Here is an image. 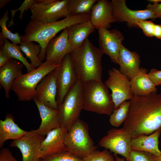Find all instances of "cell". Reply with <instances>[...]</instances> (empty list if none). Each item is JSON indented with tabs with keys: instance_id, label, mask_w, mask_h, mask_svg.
<instances>
[{
	"instance_id": "cell-1",
	"label": "cell",
	"mask_w": 161,
	"mask_h": 161,
	"mask_svg": "<svg viewBox=\"0 0 161 161\" xmlns=\"http://www.w3.org/2000/svg\"><path fill=\"white\" fill-rule=\"evenodd\" d=\"M128 117L123 127L132 139L161 131V94L134 95L130 100Z\"/></svg>"
},
{
	"instance_id": "cell-2",
	"label": "cell",
	"mask_w": 161,
	"mask_h": 161,
	"mask_svg": "<svg viewBox=\"0 0 161 161\" xmlns=\"http://www.w3.org/2000/svg\"><path fill=\"white\" fill-rule=\"evenodd\" d=\"M90 15L70 16L50 23L31 19L25 28L24 35L21 36V40L22 42H38L41 48L39 57L42 61L46 58L48 43L58 33L73 24L90 20Z\"/></svg>"
},
{
	"instance_id": "cell-3",
	"label": "cell",
	"mask_w": 161,
	"mask_h": 161,
	"mask_svg": "<svg viewBox=\"0 0 161 161\" xmlns=\"http://www.w3.org/2000/svg\"><path fill=\"white\" fill-rule=\"evenodd\" d=\"M71 59L78 78L83 83L101 80L103 53L87 38L79 48L70 53Z\"/></svg>"
},
{
	"instance_id": "cell-4",
	"label": "cell",
	"mask_w": 161,
	"mask_h": 161,
	"mask_svg": "<svg viewBox=\"0 0 161 161\" xmlns=\"http://www.w3.org/2000/svg\"><path fill=\"white\" fill-rule=\"evenodd\" d=\"M84 83L83 109L110 116L114 109V105L108 87L102 80H89Z\"/></svg>"
},
{
	"instance_id": "cell-5",
	"label": "cell",
	"mask_w": 161,
	"mask_h": 161,
	"mask_svg": "<svg viewBox=\"0 0 161 161\" xmlns=\"http://www.w3.org/2000/svg\"><path fill=\"white\" fill-rule=\"evenodd\" d=\"M47 61L38 68L16 79L11 89L21 101H29L34 98L36 87L41 80L58 66Z\"/></svg>"
},
{
	"instance_id": "cell-6",
	"label": "cell",
	"mask_w": 161,
	"mask_h": 161,
	"mask_svg": "<svg viewBox=\"0 0 161 161\" xmlns=\"http://www.w3.org/2000/svg\"><path fill=\"white\" fill-rule=\"evenodd\" d=\"M84 100V83L78 79L75 86L58 106L61 126L68 131L79 118L83 109Z\"/></svg>"
},
{
	"instance_id": "cell-7",
	"label": "cell",
	"mask_w": 161,
	"mask_h": 161,
	"mask_svg": "<svg viewBox=\"0 0 161 161\" xmlns=\"http://www.w3.org/2000/svg\"><path fill=\"white\" fill-rule=\"evenodd\" d=\"M65 145L66 151L82 159L97 148L89 134L87 124L79 119L68 131Z\"/></svg>"
},
{
	"instance_id": "cell-8",
	"label": "cell",
	"mask_w": 161,
	"mask_h": 161,
	"mask_svg": "<svg viewBox=\"0 0 161 161\" xmlns=\"http://www.w3.org/2000/svg\"><path fill=\"white\" fill-rule=\"evenodd\" d=\"M57 88L56 97L58 106L75 86L78 78L72 64L70 54H67L54 70Z\"/></svg>"
},
{
	"instance_id": "cell-9",
	"label": "cell",
	"mask_w": 161,
	"mask_h": 161,
	"mask_svg": "<svg viewBox=\"0 0 161 161\" xmlns=\"http://www.w3.org/2000/svg\"><path fill=\"white\" fill-rule=\"evenodd\" d=\"M108 74L109 77L104 83L112 91L114 109L123 102L131 100L134 95L130 79L126 76L115 68L109 69Z\"/></svg>"
},
{
	"instance_id": "cell-10",
	"label": "cell",
	"mask_w": 161,
	"mask_h": 161,
	"mask_svg": "<svg viewBox=\"0 0 161 161\" xmlns=\"http://www.w3.org/2000/svg\"><path fill=\"white\" fill-rule=\"evenodd\" d=\"M132 139L130 134L123 128H114L107 131L99 142V145L114 153V155L120 154L129 161Z\"/></svg>"
},
{
	"instance_id": "cell-11",
	"label": "cell",
	"mask_w": 161,
	"mask_h": 161,
	"mask_svg": "<svg viewBox=\"0 0 161 161\" xmlns=\"http://www.w3.org/2000/svg\"><path fill=\"white\" fill-rule=\"evenodd\" d=\"M68 1L56 0L47 4L35 3L30 9L31 19L50 23L56 22L61 18L69 17Z\"/></svg>"
},
{
	"instance_id": "cell-12",
	"label": "cell",
	"mask_w": 161,
	"mask_h": 161,
	"mask_svg": "<svg viewBox=\"0 0 161 161\" xmlns=\"http://www.w3.org/2000/svg\"><path fill=\"white\" fill-rule=\"evenodd\" d=\"M113 15L116 22H126L129 28H138L137 23L140 20L151 19L154 20L157 18L149 10H132L129 8L126 0H112Z\"/></svg>"
},
{
	"instance_id": "cell-13",
	"label": "cell",
	"mask_w": 161,
	"mask_h": 161,
	"mask_svg": "<svg viewBox=\"0 0 161 161\" xmlns=\"http://www.w3.org/2000/svg\"><path fill=\"white\" fill-rule=\"evenodd\" d=\"M45 136L38 134L36 130L27 131L20 139L13 140L10 144L12 147H17L21 151L22 161H42L39 156L41 142Z\"/></svg>"
},
{
	"instance_id": "cell-14",
	"label": "cell",
	"mask_w": 161,
	"mask_h": 161,
	"mask_svg": "<svg viewBox=\"0 0 161 161\" xmlns=\"http://www.w3.org/2000/svg\"><path fill=\"white\" fill-rule=\"evenodd\" d=\"M98 31L99 48L103 54L110 58L112 62L118 64L119 53L124 39L122 33L116 29L109 30L100 28Z\"/></svg>"
},
{
	"instance_id": "cell-15",
	"label": "cell",
	"mask_w": 161,
	"mask_h": 161,
	"mask_svg": "<svg viewBox=\"0 0 161 161\" xmlns=\"http://www.w3.org/2000/svg\"><path fill=\"white\" fill-rule=\"evenodd\" d=\"M74 49L68 40V28L63 30L58 36L52 38L46 49V61L58 65L65 56Z\"/></svg>"
},
{
	"instance_id": "cell-16",
	"label": "cell",
	"mask_w": 161,
	"mask_h": 161,
	"mask_svg": "<svg viewBox=\"0 0 161 161\" xmlns=\"http://www.w3.org/2000/svg\"><path fill=\"white\" fill-rule=\"evenodd\" d=\"M57 94V85L54 70L47 75L38 84L33 99L48 107L58 109Z\"/></svg>"
},
{
	"instance_id": "cell-17",
	"label": "cell",
	"mask_w": 161,
	"mask_h": 161,
	"mask_svg": "<svg viewBox=\"0 0 161 161\" xmlns=\"http://www.w3.org/2000/svg\"><path fill=\"white\" fill-rule=\"evenodd\" d=\"M68 131L61 126L49 132L41 144L39 156L42 159L66 151L65 140Z\"/></svg>"
},
{
	"instance_id": "cell-18",
	"label": "cell",
	"mask_w": 161,
	"mask_h": 161,
	"mask_svg": "<svg viewBox=\"0 0 161 161\" xmlns=\"http://www.w3.org/2000/svg\"><path fill=\"white\" fill-rule=\"evenodd\" d=\"M90 21L95 28L107 29L111 24L116 22L113 15L111 1L98 0L93 6L90 13Z\"/></svg>"
},
{
	"instance_id": "cell-19",
	"label": "cell",
	"mask_w": 161,
	"mask_h": 161,
	"mask_svg": "<svg viewBox=\"0 0 161 161\" xmlns=\"http://www.w3.org/2000/svg\"><path fill=\"white\" fill-rule=\"evenodd\" d=\"M120 71L130 80L139 71L140 58L136 51H131L122 44L117 58Z\"/></svg>"
},
{
	"instance_id": "cell-20",
	"label": "cell",
	"mask_w": 161,
	"mask_h": 161,
	"mask_svg": "<svg viewBox=\"0 0 161 161\" xmlns=\"http://www.w3.org/2000/svg\"><path fill=\"white\" fill-rule=\"evenodd\" d=\"M41 119L39 128L36 129L39 134L45 136L52 130L61 126L58 109L48 107L33 99Z\"/></svg>"
},
{
	"instance_id": "cell-21",
	"label": "cell",
	"mask_w": 161,
	"mask_h": 161,
	"mask_svg": "<svg viewBox=\"0 0 161 161\" xmlns=\"http://www.w3.org/2000/svg\"><path fill=\"white\" fill-rule=\"evenodd\" d=\"M24 66L18 61L11 58L0 68V83L4 90L7 98H9V92L13 82L22 74Z\"/></svg>"
},
{
	"instance_id": "cell-22",
	"label": "cell",
	"mask_w": 161,
	"mask_h": 161,
	"mask_svg": "<svg viewBox=\"0 0 161 161\" xmlns=\"http://www.w3.org/2000/svg\"><path fill=\"white\" fill-rule=\"evenodd\" d=\"M161 132L160 130H158L150 135H143L132 139L131 150L146 152L159 156L161 154L158 148V139Z\"/></svg>"
},
{
	"instance_id": "cell-23",
	"label": "cell",
	"mask_w": 161,
	"mask_h": 161,
	"mask_svg": "<svg viewBox=\"0 0 161 161\" xmlns=\"http://www.w3.org/2000/svg\"><path fill=\"white\" fill-rule=\"evenodd\" d=\"M130 80L134 96H145L157 92L156 86L149 77L146 69L140 67L138 72Z\"/></svg>"
},
{
	"instance_id": "cell-24",
	"label": "cell",
	"mask_w": 161,
	"mask_h": 161,
	"mask_svg": "<svg viewBox=\"0 0 161 161\" xmlns=\"http://www.w3.org/2000/svg\"><path fill=\"white\" fill-rule=\"evenodd\" d=\"M67 28L68 40L74 50L80 47L95 29L90 20L73 24Z\"/></svg>"
},
{
	"instance_id": "cell-25",
	"label": "cell",
	"mask_w": 161,
	"mask_h": 161,
	"mask_svg": "<svg viewBox=\"0 0 161 161\" xmlns=\"http://www.w3.org/2000/svg\"><path fill=\"white\" fill-rule=\"evenodd\" d=\"M27 131L20 128L15 122L13 116L7 114L4 120H0V148L9 140H18L25 135Z\"/></svg>"
},
{
	"instance_id": "cell-26",
	"label": "cell",
	"mask_w": 161,
	"mask_h": 161,
	"mask_svg": "<svg viewBox=\"0 0 161 161\" xmlns=\"http://www.w3.org/2000/svg\"><path fill=\"white\" fill-rule=\"evenodd\" d=\"M4 46L0 48V51L11 58L20 61L25 66L27 73L35 69L24 56L19 46L10 43L7 39H4Z\"/></svg>"
},
{
	"instance_id": "cell-27",
	"label": "cell",
	"mask_w": 161,
	"mask_h": 161,
	"mask_svg": "<svg viewBox=\"0 0 161 161\" xmlns=\"http://www.w3.org/2000/svg\"><path fill=\"white\" fill-rule=\"evenodd\" d=\"M97 0H69V16L90 15L92 8Z\"/></svg>"
},
{
	"instance_id": "cell-28",
	"label": "cell",
	"mask_w": 161,
	"mask_h": 161,
	"mask_svg": "<svg viewBox=\"0 0 161 161\" xmlns=\"http://www.w3.org/2000/svg\"><path fill=\"white\" fill-rule=\"evenodd\" d=\"M19 47L26 57L30 59L31 64L35 69L42 63L39 57L41 49L40 45L36 44L32 41H29L22 42Z\"/></svg>"
},
{
	"instance_id": "cell-29",
	"label": "cell",
	"mask_w": 161,
	"mask_h": 161,
	"mask_svg": "<svg viewBox=\"0 0 161 161\" xmlns=\"http://www.w3.org/2000/svg\"><path fill=\"white\" fill-rule=\"evenodd\" d=\"M130 100L122 103L117 109H114L110 115L109 122L115 127H118L127 119L129 111Z\"/></svg>"
},
{
	"instance_id": "cell-30",
	"label": "cell",
	"mask_w": 161,
	"mask_h": 161,
	"mask_svg": "<svg viewBox=\"0 0 161 161\" xmlns=\"http://www.w3.org/2000/svg\"><path fill=\"white\" fill-rule=\"evenodd\" d=\"M8 10H7L2 18L0 19V26L1 32L0 33L1 35L4 39H9L13 44L17 45L21 44L22 42L21 37L18 32L13 33L9 30L7 27V21L9 20Z\"/></svg>"
},
{
	"instance_id": "cell-31",
	"label": "cell",
	"mask_w": 161,
	"mask_h": 161,
	"mask_svg": "<svg viewBox=\"0 0 161 161\" xmlns=\"http://www.w3.org/2000/svg\"><path fill=\"white\" fill-rule=\"evenodd\" d=\"M83 161H115L113 156L107 149L95 150L83 158Z\"/></svg>"
},
{
	"instance_id": "cell-32",
	"label": "cell",
	"mask_w": 161,
	"mask_h": 161,
	"mask_svg": "<svg viewBox=\"0 0 161 161\" xmlns=\"http://www.w3.org/2000/svg\"><path fill=\"white\" fill-rule=\"evenodd\" d=\"M42 161H83V159L69 151H65L43 158Z\"/></svg>"
},
{
	"instance_id": "cell-33",
	"label": "cell",
	"mask_w": 161,
	"mask_h": 161,
	"mask_svg": "<svg viewBox=\"0 0 161 161\" xmlns=\"http://www.w3.org/2000/svg\"><path fill=\"white\" fill-rule=\"evenodd\" d=\"M36 3H38V0H25L18 9L10 10L12 17L8 25L9 27L10 28L12 26L15 25L13 20L17 12L20 11V13L19 15V17L20 19L23 20L24 12H26L29 9H30Z\"/></svg>"
},
{
	"instance_id": "cell-34",
	"label": "cell",
	"mask_w": 161,
	"mask_h": 161,
	"mask_svg": "<svg viewBox=\"0 0 161 161\" xmlns=\"http://www.w3.org/2000/svg\"><path fill=\"white\" fill-rule=\"evenodd\" d=\"M129 161H156L154 155L146 152L131 150L129 156Z\"/></svg>"
},
{
	"instance_id": "cell-35",
	"label": "cell",
	"mask_w": 161,
	"mask_h": 161,
	"mask_svg": "<svg viewBox=\"0 0 161 161\" xmlns=\"http://www.w3.org/2000/svg\"><path fill=\"white\" fill-rule=\"evenodd\" d=\"M137 25L141 28L144 34L148 37L154 36L153 32L155 24L152 21L140 20L137 21Z\"/></svg>"
},
{
	"instance_id": "cell-36",
	"label": "cell",
	"mask_w": 161,
	"mask_h": 161,
	"mask_svg": "<svg viewBox=\"0 0 161 161\" xmlns=\"http://www.w3.org/2000/svg\"><path fill=\"white\" fill-rule=\"evenodd\" d=\"M148 74L156 86L161 85V70L152 68L148 73Z\"/></svg>"
},
{
	"instance_id": "cell-37",
	"label": "cell",
	"mask_w": 161,
	"mask_h": 161,
	"mask_svg": "<svg viewBox=\"0 0 161 161\" xmlns=\"http://www.w3.org/2000/svg\"><path fill=\"white\" fill-rule=\"evenodd\" d=\"M0 161H18L7 148H2L0 151Z\"/></svg>"
},
{
	"instance_id": "cell-38",
	"label": "cell",
	"mask_w": 161,
	"mask_h": 161,
	"mask_svg": "<svg viewBox=\"0 0 161 161\" xmlns=\"http://www.w3.org/2000/svg\"><path fill=\"white\" fill-rule=\"evenodd\" d=\"M146 9L150 10L157 18L161 19V2L153 4H149L146 6Z\"/></svg>"
},
{
	"instance_id": "cell-39",
	"label": "cell",
	"mask_w": 161,
	"mask_h": 161,
	"mask_svg": "<svg viewBox=\"0 0 161 161\" xmlns=\"http://www.w3.org/2000/svg\"><path fill=\"white\" fill-rule=\"evenodd\" d=\"M153 35L157 38L161 40V24H155Z\"/></svg>"
},
{
	"instance_id": "cell-40",
	"label": "cell",
	"mask_w": 161,
	"mask_h": 161,
	"mask_svg": "<svg viewBox=\"0 0 161 161\" xmlns=\"http://www.w3.org/2000/svg\"><path fill=\"white\" fill-rule=\"evenodd\" d=\"M11 58L0 51V68L4 65Z\"/></svg>"
},
{
	"instance_id": "cell-41",
	"label": "cell",
	"mask_w": 161,
	"mask_h": 161,
	"mask_svg": "<svg viewBox=\"0 0 161 161\" xmlns=\"http://www.w3.org/2000/svg\"><path fill=\"white\" fill-rule=\"evenodd\" d=\"M56 0H38V3L47 4L55 1Z\"/></svg>"
},
{
	"instance_id": "cell-42",
	"label": "cell",
	"mask_w": 161,
	"mask_h": 161,
	"mask_svg": "<svg viewBox=\"0 0 161 161\" xmlns=\"http://www.w3.org/2000/svg\"><path fill=\"white\" fill-rule=\"evenodd\" d=\"M11 0H0V9H1L5 7V5L9 2L11 1Z\"/></svg>"
},
{
	"instance_id": "cell-43",
	"label": "cell",
	"mask_w": 161,
	"mask_h": 161,
	"mask_svg": "<svg viewBox=\"0 0 161 161\" xmlns=\"http://www.w3.org/2000/svg\"><path fill=\"white\" fill-rule=\"evenodd\" d=\"M115 158V161H125L124 158H121L119 157L117 155H114Z\"/></svg>"
},
{
	"instance_id": "cell-44",
	"label": "cell",
	"mask_w": 161,
	"mask_h": 161,
	"mask_svg": "<svg viewBox=\"0 0 161 161\" xmlns=\"http://www.w3.org/2000/svg\"><path fill=\"white\" fill-rule=\"evenodd\" d=\"M154 159L156 161H161V154L158 157L154 155Z\"/></svg>"
},
{
	"instance_id": "cell-45",
	"label": "cell",
	"mask_w": 161,
	"mask_h": 161,
	"mask_svg": "<svg viewBox=\"0 0 161 161\" xmlns=\"http://www.w3.org/2000/svg\"><path fill=\"white\" fill-rule=\"evenodd\" d=\"M149 1L153 2V3H158L161 2V0H150Z\"/></svg>"
}]
</instances>
